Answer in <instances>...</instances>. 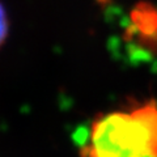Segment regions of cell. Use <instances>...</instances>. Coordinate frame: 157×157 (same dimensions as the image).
Returning <instances> with one entry per match:
<instances>
[{
  "label": "cell",
  "instance_id": "cell-1",
  "mask_svg": "<svg viewBox=\"0 0 157 157\" xmlns=\"http://www.w3.org/2000/svg\"><path fill=\"white\" fill-rule=\"evenodd\" d=\"M80 157H157V100L130 98L76 134Z\"/></svg>",
  "mask_w": 157,
  "mask_h": 157
},
{
  "label": "cell",
  "instance_id": "cell-2",
  "mask_svg": "<svg viewBox=\"0 0 157 157\" xmlns=\"http://www.w3.org/2000/svg\"><path fill=\"white\" fill-rule=\"evenodd\" d=\"M9 36V17L6 7L0 2V48L6 43Z\"/></svg>",
  "mask_w": 157,
  "mask_h": 157
}]
</instances>
